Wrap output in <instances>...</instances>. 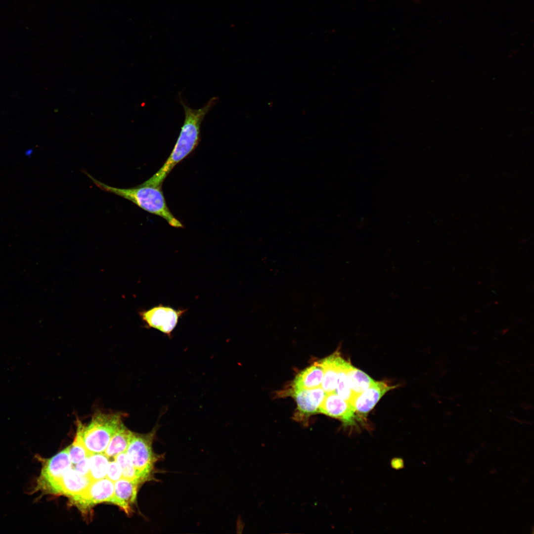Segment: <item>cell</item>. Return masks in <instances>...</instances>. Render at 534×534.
<instances>
[{
	"instance_id": "cell-11",
	"label": "cell",
	"mask_w": 534,
	"mask_h": 534,
	"mask_svg": "<svg viewBox=\"0 0 534 534\" xmlns=\"http://www.w3.org/2000/svg\"><path fill=\"white\" fill-rule=\"evenodd\" d=\"M139 485L122 477L114 482V494L110 502L120 507L128 515L130 514Z\"/></svg>"
},
{
	"instance_id": "cell-18",
	"label": "cell",
	"mask_w": 534,
	"mask_h": 534,
	"mask_svg": "<svg viewBox=\"0 0 534 534\" xmlns=\"http://www.w3.org/2000/svg\"><path fill=\"white\" fill-rule=\"evenodd\" d=\"M351 364L349 361L343 359L339 371L334 392L352 404L355 395L350 388L346 374V369Z\"/></svg>"
},
{
	"instance_id": "cell-4",
	"label": "cell",
	"mask_w": 534,
	"mask_h": 534,
	"mask_svg": "<svg viewBox=\"0 0 534 534\" xmlns=\"http://www.w3.org/2000/svg\"><path fill=\"white\" fill-rule=\"evenodd\" d=\"M159 427L157 424L147 434L132 432L126 453L142 483L155 479V464L163 459L162 454L154 452L152 444Z\"/></svg>"
},
{
	"instance_id": "cell-22",
	"label": "cell",
	"mask_w": 534,
	"mask_h": 534,
	"mask_svg": "<svg viewBox=\"0 0 534 534\" xmlns=\"http://www.w3.org/2000/svg\"><path fill=\"white\" fill-rule=\"evenodd\" d=\"M72 467L80 475L89 477V456L79 463L72 465Z\"/></svg>"
},
{
	"instance_id": "cell-10",
	"label": "cell",
	"mask_w": 534,
	"mask_h": 534,
	"mask_svg": "<svg viewBox=\"0 0 534 534\" xmlns=\"http://www.w3.org/2000/svg\"><path fill=\"white\" fill-rule=\"evenodd\" d=\"M292 393L297 403L298 416L304 418L319 413V408L326 395L321 386Z\"/></svg>"
},
{
	"instance_id": "cell-20",
	"label": "cell",
	"mask_w": 534,
	"mask_h": 534,
	"mask_svg": "<svg viewBox=\"0 0 534 534\" xmlns=\"http://www.w3.org/2000/svg\"><path fill=\"white\" fill-rule=\"evenodd\" d=\"M69 453L72 465L79 463L90 454L80 439L76 437L73 443L69 446Z\"/></svg>"
},
{
	"instance_id": "cell-7",
	"label": "cell",
	"mask_w": 534,
	"mask_h": 534,
	"mask_svg": "<svg viewBox=\"0 0 534 534\" xmlns=\"http://www.w3.org/2000/svg\"><path fill=\"white\" fill-rule=\"evenodd\" d=\"M114 490V482L107 478L92 481L82 493L71 497V501L82 511H87L101 502H110Z\"/></svg>"
},
{
	"instance_id": "cell-5",
	"label": "cell",
	"mask_w": 534,
	"mask_h": 534,
	"mask_svg": "<svg viewBox=\"0 0 534 534\" xmlns=\"http://www.w3.org/2000/svg\"><path fill=\"white\" fill-rule=\"evenodd\" d=\"M36 457L41 462L42 468L31 493L41 492L43 494L56 495L63 473L72 466L69 446L49 458L37 455Z\"/></svg>"
},
{
	"instance_id": "cell-3",
	"label": "cell",
	"mask_w": 534,
	"mask_h": 534,
	"mask_svg": "<svg viewBox=\"0 0 534 534\" xmlns=\"http://www.w3.org/2000/svg\"><path fill=\"white\" fill-rule=\"evenodd\" d=\"M121 412H95L87 424L79 420L76 437L89 454L104 453L109 442L122 422Z\"/></svg>"
},
{
	"instance_id": "cell-8",
	"label": "cell",
	"mask_w": 534,
	"mask_h": 534,
	"mask_svg": "<svg viewBox=\"0 0 534 534\" xmlns=\"http://www.w3.org/2000/svg\"><path fill=\"white\" fill-rule=\"evenodd\" d=\"M319 413L341 420L346 426L355 424L356 415L354 406L334 392L326 393Z\"/></svg>"
},
{
	"instance_id": "cell-13",
	"label": "cell",
	"mask_w": 534,
	"mask_h": 534,
	"mask_svg": "<svg viewBox=\"0 0 534 534\" xmlns=\"http://www.w3.org/2000/svg\"><path fill=\"white\" fill-rule=\"evenodd\" d=\"M343 358L339 352L319 360L318 362L323 368V376L321 387L326 393L334 392Z\"/></svg>"
},
{
	"instance_id": "cell-19",
	"label": "cell",
	"mask_w": 534,
	"mask_h": 534,
	"mask_svg": "<svg viewBox=\"0 0 534 534\" xmlns=\"http://www.w3.org/2000/svg\"><path fill=\"white\" fill-rule=\"evenodd\" d=\"M114 457V460L121 468L123 478L137 482L139 484H142L126 452L120 453Z\"/></svg>"
},
{
	"instance_id": "cell-21",
	"label": "cell",
	"mask_w": 534,
	"mask_h": 534,
	"mask_svg": "<svg viewBox=\"0 0 534 534\" xmlns=\"http://www.w3.org/2000/svg\"><path fill=\"white\" fill-rule=\"evenodd\" d=\"M122 477V470L119 465L115 460L109 462L106 478L114 483Z\"/></svg>"
},
{
	"instance_id": "cell-14",
	"label": "cell",
	"mask_w": 534,
	"mask_h": 534,
	"mask_svg": "<svg viewBox=\"0 0 534 534\" xmlns=\"http://www.w3.org/2000/svg\"><path fill=\"white\" fill-rule=\"evenodd\" d=\"M323 372L322 366L318 361L315 362L297 374L293 382L292 392L320 387Z\"/></svg>"
},
{
	"instance_id": "cell-15",
	"label": "cell",
	"mask_w": 534,
	"mask_h": 534,
	"mask_svg": "<svg viewBox=\"0 0 534 534\" xmlns=\"http://www.w3.org/2000/svg\"><path fill=\"white\" fill-rule=\"evenodd\" d=\"M132 434V431L129 430L122 422L111 439L104 453L110 458L120 453L126 452Z\"/></svg>"
},
{
	"instance_id": "cell-6",
	"label": "cell",
	"mask_w": 534,
	"mask_h": 534,
	"mask_svg": "<svg viewBox=\"0 0 534 534\" xmlns=\"http://www.w3.org/2000/svg\"><path fill=\"white\" fill-rule=\"evenodd\" d=\"M185 310H176L163 305L139 312V315L146 325L171 336L179 317Z\"/></svg>"
},
{
	"instance_id": "cell-2",
	"label": "cell",
	"mask_w": 534,
	"mask_h": 534,
	"mask_svg": "<svg viewBox=\"0 0 534 534\" xmlns=\"http://www.w3.org/2000/svg\"><path fill=\"white\" fill-rule=\"evenodd\" d=\"M87 176L100 189L131 201L144 210L159 216L175 227H182V224L170 211L161 190V187L140 185L130 188L110 186L96 179L89 174Z\"/></svg>"
},
{
	"instance_id": "cell-9",
	"label": "cell",
	"mask_w": 534,
	"mask_h": 534,
	"mask_svg": "<svg viewBox=\"0 0 534 534\" xmlns=\"http://www.w3.org/2000/svg\"><path fill=\"white\" fill-rule=\"evenodd\" d=\"M397 386L389 385L384 381H374L366 390L355 396L352 404L356 415L362 418L366 417L380 399Z\"/></svg>"
},
{
	"instance_id": "cell-17",
	"label": "cell",
	"mask_w": 534,
	"mask_h": 534,
	"mask_svg": "<svg viewBox=\"0 0 534 534\" xmlns=\"http://www.w3.org/2000/svg\"><path fill=\"white\" fill-rule=\"evenodd\" d=\"M109 459L104 453L89 454V477L92 481L106 478Z\"/></svg>"
},
{
	"instance_id": "cell-16",
	"label": "cell",
	"mask_w": 534,
	"mask_h": 534,
	"mask_svg": "<svg viewBox=\"0 0 534 534\" xmlns=\"http://www.w3.org/2000/svg\"><path fill=\"white\" fill-rule=\"evenodd\" d=\"M346 374L350 388L355 396L364 392L375 381L365 372L351 364L347 368Z\"/></svg>"
},
{
	"instance_id": "cell-1",
	"label": "cell",
	"mask_w": 534,
	"mask_h": 534,
	"mask_svg": "<svg viewBox=\"0 0 534 534\" xmlns=\"http://www.w3.org/2000/svg\"><path fill=\"white\" fill-rule=\"evenodd\" d=\"M218 100V97H213L203 107L195 109L189 107L180 99L185 117L176 144L161 168L142 185L161 187L164 179L174 167L187 156L198 145L200 139V127L202 121Z\"/></svg>"
},
{
	"instance_id": "cell-12",
	"label": "cell",
	"mask_w": 534,
	"mask_h": 534,
	"mask_svg": "<svg viewBox=\"0 0 534 534\" xmlns=\"http://www.w3.org/2000/svg\"><path fill=\"white\" fill-rule=\"evenodd\" d=\"M89 477L80 475L72 467L63 474L60 481L56 495H66L70 497L84 491L91 482Z\"/></svg>"
}]
</instances>
